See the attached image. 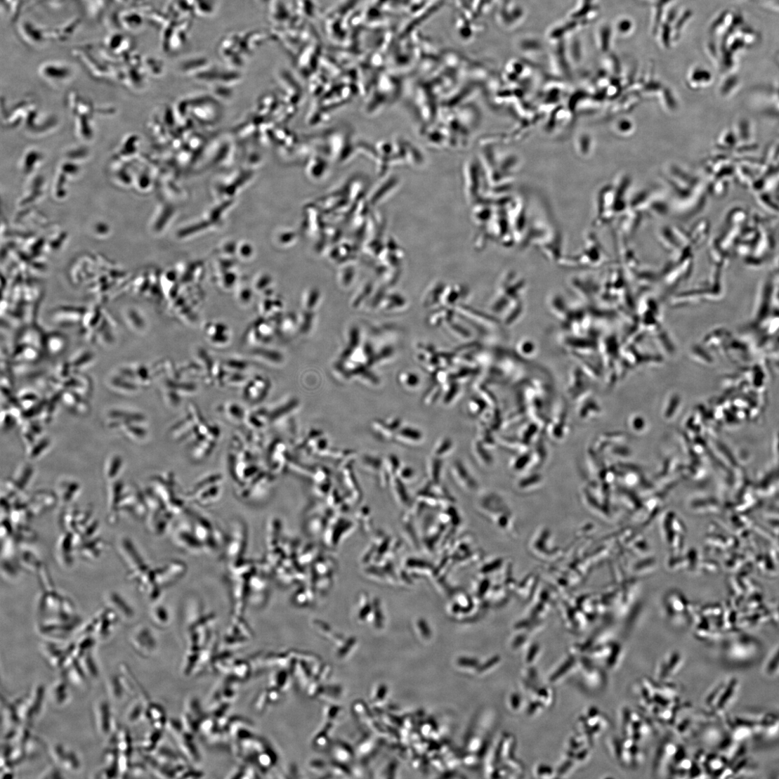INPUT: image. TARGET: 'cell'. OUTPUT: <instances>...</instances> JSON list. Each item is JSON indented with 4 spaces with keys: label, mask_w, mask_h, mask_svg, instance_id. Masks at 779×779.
<instances>
[{
    "label": "cell",
    "mask_w": 779,
    "mask_h": 779,
    "mask_svg": "<svg viewBox=\"0 0 779 779\" xmlns=\"http://www.w3.org/2000/svg\"><path fill=\"white\" fill-rule=\"evenodd\" d=\"M612 754L617 762L628 769H635L643 762V753L639 742L629 738L613 737L609 742Z\"/></svg>",
    "instance_id": "cell-1"
},
{
    "label": "cell",
    "mask_w": 779,
    "mask_h": 779,
    "mask_svg": "<svg viewBox=\"0 0 779 779\" xmlns=\"http://www.w3.org/2000/svg\"><path fill=\"white\" fill-rule=\"evenodd\" d=\"M584 719L590 740H593L594 738L596 740L601 737L608 728V718L596 707L588 709L587 716Z\"/></svg>",
    "instance_id": "cell-4"
},
{
    "label": "cell",
    "mask_w": 779,
    "mask_h": 779,
    "mask_svg": "<svg viewBox=\"0 0 779 779\" xmlns=\"http://www.w3.org/2000/svg\"><path fill=\"white\" fill-rule=\"evenodd\" d=\"M107 690L112 700L114 701L122 700L124 695L126 693L120 676H111L109 678L107 681Z\"/></svg>",
    "instance_id": "cell-11"
},
{
    "label": "cell",
    "mask_w": 779,
    "mask_h": 779,
    "mask_svg": "<svg viewBox=\"0 0 779 779\" xmlns=\"http://www.w3.org/2000/svg\"><path fill=\"white\" fill-rule=\"evenodd\" d=\"M765 673L770 677H775L779 674V648L767 661L765 666Z\"/></svg>",
    "instance_id": "cell-16"
},
{
    "label": "cell",
    "mask_w": 779,
    "mask_h": 779,
    "mask_svg": "<svg viewBox=\"0 0 779 779\" xmlns=\"http://www.w3.org/2000/svg\"><path fill=\"white\" fill-rule=\"evenodd\" d=\"M40 778L55 779V778H63V776L62 775L60 771L58 770V768L57 767H52L51 766V767H49L48 768L46 769L42 773V774L40 775Z\"/></svg>",
    "instance_id": "cell-18"
},
{
    "label": "cell",
    "mask_w": 779,
    "mask_h": 779,
    "mask_svg": "<svg viewBox=\"0 0 779 779\" xmlns=\"http://www.w3.org/2000/svg\"><path fill=\"white\" fill-rule=\"evenodd\" d=\"M143 713V707L139 702L132 704L127 710L126 718L128 722L133 724L140 719Z\"/></svg>",
    "instance_id": "cell-17"
},
{
    "label": "cell",
    "mask_w": 779,
    "mask_h": 779,
    "mask_svg": "<svg viewBox=\"0 0 779 779\" xmlns=\"http://www.w3.org/2000/svg\"><path fill=\"white\" fill-rule=\"evenodd\" d=\"M65 674V679L70 683L77 687H81L86 683L87 676L85 674L78 661L63 670Z\"/></svg>",
    "instance_id": "cell-9"
},
{
    "label": "cell",
    "mask_w": 779,
    "mask_h": 779,
    "mask_svg": "<svg viewBox=\"0 0 779 779\" xmlns=\"http://www.w3.org/2000/svg\"><path fill=\"white\" fill-rule=\"evenodd\" d=\"M620 716L623 736L641 743L653 735L651 724L633 709L623 708Z\"/></svg>",
    "instance_id": "cell-3"
},
{
    "label": "cell",
    "mask_w": 779,
    "mask_h": 779,
    "mask_svg": "<svg viewBox=\"0 0 779 779\" xmlns=\"http://www.w3.org/2000/svg\"><path fill=\"white\" fill-rule=\"evenodd\" d=\"M683 658L679 653L674 652L668 654L660 662L656 674L660 681H667L668 679L675 676L682 667Z\"/></svg>",
    "instance_id": "cell-6"
},
{
    "label": "cell",
    "mask_w": 779,
    "mask_h": 779,
    "mask_svg": "<svg viewBox=\"0 0 779 779\" xmlns=\"http://www.w3.org/2000/svg\"><path fill=\"white\" fill-rule=\"evenodd\" d=\"M66 679L58 681L51 690V700L53 705L64 707L70 698V688Z\"/></svg>",
    "instance_id": "cell-8"
},
{
    "label": "cell",
    "mask_w": 779,
    "mask_h": 779,
    "mask_svg": "<svg viewBox=\"0 0 779 779\" xmlns=\"http://www.w3.org/2000/svg\"><path fill=\"white\" fill-rule=\"evenodd\" d=\"M739 687V681L735 678L721 682L707 695V706L719 715L724 714L735 702Z\"/></svg>",
    "instance_id": "cell-2"
},
{
    "label": "cell",
    "mask_w": 779,
    "mask_h": 779,
    "mask_svg": "<svg viewBox=\"0 0 779 779\" xmlns=\"http://www.w3.org/2000/svg\"><path fill=\"white\" fill-rule=\"evenodd\" d=\"M44 694V687L41 685H39L34 688L31 695L27 697L37 715H38L41 710Z\"/></svg>",
    "instance_id": "cell-14"
},
{
    "label": "cell",
    "mask_w": 779,
    "mask_h": 779,
    "mask_svg": "<svg viewBox=\"0 0 779 779\" xmlns=\"http://www.w3.org/2000/svg\"><path fill=\"white\" fill-rule=\"evenodd\" d=\"M81 766L80 760L73 750L66 749L60 767L70 772H76Z\"/></svg>",
    "instance_id": "cell-13"
},
{
    "label": "cell",
    "mask_w": 779,
    "mask_h": 779,
    "mask_svg": "<svg viewBox=\"0 0 779 779\" xmlns=\"http://www.w3.org/2000/svg\"><path fill=\"white\" fill-rule=\"evenodd\" d=\"M116 747L120 754L129 755L131 752V740L126 730L118 732Z\"/></svg>",
    "instance_id": "cell-15"
},
{
    "label": "cell",
    "mask_w": 779,
    "mask_h": 779,
    "mask_svg": "<svg viewBox=\"0 0 779 779\" xmlns=\"http://www.w3.org/2000/svg\"><path fill=\"white\" fill-rule=\"evenodd\" d=\"M757 647H744L743 644H735V646L727 649L728 654L731 660L735 661H745L751 659L757 653Z\"/></svg>",
    "instance_id": "cell-10"
},
{
    "label": "cell",
    "mask_w": 779,
    "mask_h": 779,
    "mask_svg": "<svg viewBox=\"0 0 779 779\" xmlns=\"http://www.w3.org/2000/svg\"><path fill=\"white\" fill-rule=\"evenodd\" d=\"M96 728L101 736H109L114 728L111 708L105 700H100L95 707Z\"/></svg>",
    "instance_id": "cell-5"
},
{
    "label": "cell",
    "mask_w": 779,
    "mask_h": 779,
    "mask_svg": "<svg viewBox=\"0 0 779 779\" xmlns=\"http://www.w3.org/2000/svg\"><path fill=\"white\" fill-rule=\"evenodd\" d=\"M78 662L88 678L95 679L99 676L98 667L91 652L82 656Z\"/></svg>",
    "instance_id": "cell-12"
},
{
    "label": "cell",
    "mask_w": 779,
    "mask_h": 779,
    "mask_svg": "<svg viewBox=\"0 0 779 779\" xmlns=\"http://www.w3.org/2000/svg\"><path fill=\"white\" fill-rule=\"evenodd\" d=\"M760 735L766 738H773L779 734V716L774 713H766L759 717Z\"/></svg>",
    "instance_id": "cell-7"
}]
</instances>
